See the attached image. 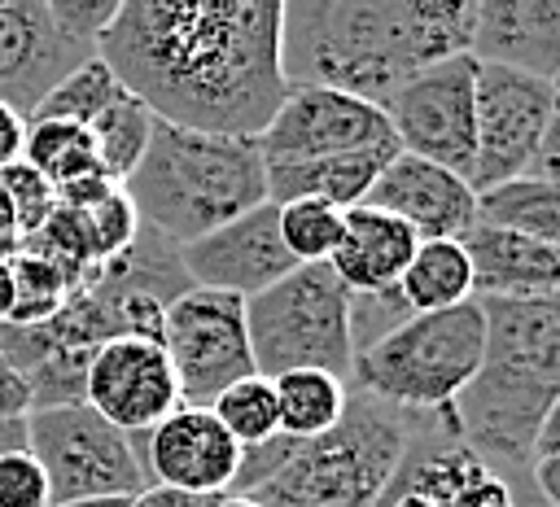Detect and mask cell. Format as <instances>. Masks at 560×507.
Wrapping results in <instances>:
<instances>
[{
    "label": "cell",
    "mask_w": 560,
    "mask_h": 507,
    "mask_svg": "<svg viewBox=\"0 0 560 507\" xmlns=\"http://www.w3.org/2000/svg\"><path fill=\"white\" fill-rule=\"evenodd\" d=\"M280 0H122L96 57L158 118L258 140L289 83Z\"/></svg>",
    "instance_id": "6da1fadb"
},
{
    "label": "cell",
    "mask_w": 560,
    "mask_h": 507,
    "mask_svg": "<svg viewBox=\"0 0 560 507\" xmlns=\"http://www.w3.org/2000/svg\"><path fill=\"white\" fill-rule=\"evenodd\" d=\"M472 0H293L280 70L289 87H332L385 109L424 66L468 52Z\"/></svg>",
    "instance_id": "7a4b0ae2"
},
{
    "label": "cell",
    "mask_w": 560,
    "mask_h": 507,
    "mask_svg": "<svg viewBox=\"0 0 560 507\" xmlns=\"http://www.w3.org/2000/svg\"><path fill=\"white\" fill-rule=\"evenodd\" d=\"M486 319L481 367L455 398L451 420L481 459L525 463L560 398V293L477 297Z\"/></svg>",
    "instance_id": "3957f363"
},
{
    "label": "cell",
    "mask_w": 560,
    "mask_h": 507,
    "mask_svg": "<svg viewBox=\"0 0 560 507\" xmlns=\"http://www.w3.org/2000/svg\"><path fill=\"white\" fill-rule=\"evenodd\" d=\"M122 192L136 205L140 227L184 249L262 205L267 175L254 140L188 131L153 118L149 144L136 170L122 179Z\"/></svg>",
    "instance_id": "277c9868"
},
{
    "label": "cell",
    "mask_w": 560,
    "mask_h": 507,
    "mask_svg": "<svg viewBox=\"0 0 560 507\" xmlns=\"http://www.w3.org/2000/svg\"><path fill=\"white\" fill-rule=\"evenodd\" d=\"M420 415H407L354 385H346L341 420L289 450V459L254 485V507H376L394 481Z\"/></svg>",
    "instance_id": "5b68a950"
},
{
    "label": "cell",
    "mask_w": 560,
    "mask_h": 507,
    "mask_svg": "<svg viewBox=\"0 0 560 507\" xmlns=\"http://www.w3.org/2000/svg\"><path fill=\"white\" fill-rule=\"evenodd\" d=\"M486 319L481 302H459L451 310L411 315L376 345L354 354V389L407 411V415H451L455 398L481 367Z\"/></svg>",
    "instance_id": "8992f818"
},
{
    "label": "cell",
    "mask_w": 560,
    "mask_h": 507,
    "mask_svg": "<svg viewBox=\"0 0 560 507\" xmlns=\"http://www.w3.org/2000/svg\"><path fill=\"white\" fill-rule=\"evenodd\" d=\"M245 332L254 372L276 380L284 372H328L350 380V288L328 262H298L284 280L245 302Z\"/></svg>",
    "instance_id": "52a82bcc"
},
{
    "label": "cell",
    "mask_w": 560,
    "mask_h": 507,
    "mask_svg": "<svg viewBox=\"0 0 560 507\" xmlns=\"http://www.w3.org/2000/svg\"><path fill=\"white\" fill-rule=\"evenodd\" d=\"M26 450L44 468L52 507L79 498H136L149 490L131 433L101 420L92 406H35L26 415Z\"/></svg>",
    "instance_id": "ba28073f"
},
{
    "label": "cell",
    "mask_w": 560,
    "mask_h": 507,
    "mask_svg": "<svg viewBox=\"0 0 560 507\" xmlns=\"http://www.w3.org/2000/svg\"><path fill=\"white\" fill-rule=\"evenodd\" d=\"M158 345L171 358L179 406H206L236 380L258 376L245 332V302L210 288H184L158 323Z\"/></svg>",
    "instance_id": "9c48e42d"
},
{
    "label": "cell",
    "mask_w": 560,
    "mask_h": 507,
    "mask_svg": "<svg viewBox=\"0 0 560 507\" xmlns=\"http://www.w3.org/2000/svg\"><path fill=\"white\" fill-rule=\"evenodd\" d=\"M472 83H477V61L468 52L416 70L381 109L394 131L398 153L424 157L468 179L472 135H477Z\"/></svg>",
    "instance_id": "30bf717a"
},
{
    "label": "cell",
    "mask_w": 560,
    "mask_h": 507,
    "mask_svg": "<svg viewBox=\"0 0 560 507\" xmlns=\"http://www.w3.org/2000/svg\"><path fill=\"white\" fill-rule=\"evenodd\" d=\"M551 96L556 87L542 79L477 61V83H472L477 135H472V166L464 179L477 197L529 170L551 118Z\"/></svg>",
    "instance_id": "8fae6325"
},
{
    "label": "cell",
    "mask_w": 560,
    "mask_h": 507,
    "mask_svg": "<svg viewBox=\"0 0 560 507\" xmlns=\"http://www.w3.org/2000/svg\"><path fill=\"white\" fill-rule=\"evenodd\" d=\"M262 162H306L394 144L385 114L332 87H289L276 118L254 140Z\"/></svg>",
    "instance_id": "7c38bea8"
},
{
    "label": "cell",
    "mask_w": 560,
    "mask_h": 507,
    "mask_svg": "<svg viewBox=\"0 0 560 507\" xmlns=\"http://www.w3.org/2000/svg\"><path fill=\"white\" fill-rule=\"evenodd\" d=\"M83 406L122 433H149L179 406V385L166 350L153 337L101 341L83 372Z\"/></svg>",
    "instance_id": "4fadbf2b"
},
{
    "label": "cell",
    "mask_w": 560,
    "mask_h": 507,
    "mask_svg": "<svg viewBox=\"0 0 560 507\" xmlns=\"http://www.w3.org/2000/svg\"><path fill=\"white\" fill-rule=\"evenodd\" d=\"M179 267L192 288H210V293L249 302L254 293L284 280L298 267V258L280 240V205L262 201V205L245 210L241 219L214 227L210 236L184 245Z\"/></svg>",
    "instance_id": "5bb4252c"
},
{
    "label": "cell",
    "mask_w": 560,
    "mask_h": 507,
    "mask_svg": "<svg viewBox=\"0 0 560 507\" xmlns=\"http://www.w3.org/2000/svg\"><path fill=\"white\" fill-rule=\"evenodd\" d=\"M131 441L149 485L192 498H228L241 468V446L206 406H175L149 433H131Z\"/></svg>",
    "instance_id": "9a60e30c"
},
{
    "label": "cell",
    "mask_w": 560,
    "mask_h": 507,
    "mask_svg": "<svg viewBox=\"0 0 560 507\" xmlns=\"http://www.w3.org/2000/svg\"><path fill=\"white\" fill-rule=\"evenodd\" d=\"M92 57L96 52H83L57 31L48 0H0V105L31 118L35 105Z\"/></svg>",
    "instance_id": "2e32d148"
},
{
    "label": "cell",
    "mask_w": 560,
    "mask_h": 507,
    "mask_svg": "<svg viewBox=\"0 0 560 507\" xmlns=\"http://www.w3.org/2000/svg\"><path fill=\"white\" fill-rule=\"evenodd\" d=\"M363 205L402 219L420 240H464L477 227V192L446 166L394 153Z\"/></svg>",
    "instance_id": "e0dca14e"
},
{
    "label": "cell",
    "mask_w": 560,
    "mask_h": 507,
    "mask_svg": "<svg viewBox=\"0 0 560 507\" xmlns=\"http://www.w3.org/2000/svg\"><path fill=\"white\" fill-rule=\"evenodd\" d=\"M468 57L529 79H560V0H481L472 4Z\"/></svg>",
    "instance_id": "ac0fdd59"
},
{
    "label": "cell",
    "mask_w": 560,
    "mask_h": 507,
    "mask_svg": "<svg viewBox=\"0 0 560 507\" xmlns=\"http://www.w3.org/2000/svg\"><path fill=\"white\" fill-rule=\"evenodd\" d=\"M416 245L420 236L402 219L376 205H350L341 214V240L328 267L350 293H385V288H398Z\"/></svg>",
    "instance_id": "d6986e66"
},
{
    "label": "cell",
    "mask_w": 560,
    "mask_h": 507,
    "mask_svg": "<svg viewBox=\"0 0 560 507\" xmlns=\"http://www.w3.org/2000/svg\"><path fill=\"white\" fill-rule=\"evenodd\" d=\"M477 297H542L560 293V249L477 223L464 236Z\"/></svg>",
    "instance_id": "ffe728a7"
},
{
    "label": "cell",
    "mask_w": 560,
    "mask_h": 507,
    "mask_svg": "<svg viewBox=\"0 0 560 507\" xmlns=\"http://www.w3.org/2000/svg\"><path fill=\"white\" fill-rule=\"evenodd\" d=\"M398 144L385 149H363V153H332V157H306V162H262L267 175V201L289 205V201H324L332 210L363 205L376 175L389 166Z\"/></svg>",
    "instance_id": "44dd1931"
},
{
    "label": "cell",
    "mask_w": 560,
    "mask_h": 507,
    "mask_svg": "<svg viewBox=\"0 0 560 507\" xmlns=\"http://www.w3.org/2000/svg\"><path fill=\"white\" fill-rule=\"evenodd\" d=\"M398 293L411 315H433L472 302L477 293H472V262L464 240H420L398 280Z\"/></svg>",
    "instance_id": "7402d4cb"
},
{
    "label": "cell",
    "mask_w": 560,
    "mask_h": 507,
    "mask_svg": "<svg viewBox=\"0 0 560 507\" xmlns=\"http://www.w3.org/2000/svg\"><path fill=\"white\" fill-rule=\"evenodd\" d=\"M477 223L542 240L560 249V184L521 175L512 184H499L477 197Z\"/></svg>",
    "instance_id": "603a6c76"
},
{
    "label": "cell",
    "mask_w": 560,
    "mask_h": 507,
    "mask_svg": "<svg viewBox=\"0 0 560 507\" xmlns=\"http://www.w3.org/2000/svg\"><path fill=\"white\" fill-rule=\"evenodd\" d=\"M276 389V415L284 437H319L328 433L346 411V380L328 372H284L271 380Z\"/></svg>",
    "instance_id": "cb8c5ba5"
},
{
    "label": "cell",
    "mask_w": 560,
    "mask_h": 507,
    "mask_svg": "<svg viewBox=\"0 0 560 507\" xmlns=\"http://www.w3.org/2000/svg\"><path fill=\"white\" fill-rule=\"evenodd\" d=\"M22 162H26L31 170H39L52 188H66V184L88 179V175H105V170H101V157H96L92 131L79 127V122H61V118L26 122Z\"/></svg>",
    "instance_id": "d4e9b609"
},
{
    "label": "cell",
    "mask_w": 560,
    "mask_h": 507,
    "mask_svg": "<svg viewBox=\"0 0 560 507\" xmlns=\"http://www.w3.org/2000/svg\"><path fill=\"white\" fill-rule=\"evenodd\" d=\"M149 127H153V114L131 96L122 92L96 122H88L92 140H96V157H101V170L109 184L122 188V179L136 170L144 144H149Z\"/></svg>",
    "instance_id": "484cf974"
},
{
    "label": "cell",
    "mask_w": 560,
    "mask_h": 507,
    "mask_svg": "<svg viewBox=\"0 0 560 507\" xmlns=\"http://www.w3.org/2000/svg\"><path fill=\"white\" fill-rule=\"evenodd\" d=\"M122 92H127V87L109 74V66H105L101 57H92V61H83L79 70H70V74H66V79L35 105V114H31L26 122L61 118V122H79V127H88V122H96Z\"/></svg>",
    "instance_id": "4316f807"
},
{
    "label": "cell",
    "mask_w": 560,
    "mask_h": 507,
    "mask_svg": "<svg viewBox=\"0 0 560 507\" xmlns=\"http://www.w3.org/2000/svg\"><path fill=\"white\" fill-rule=\"evenodd\" d=\"M210 415L232 433V441L241 450L262 446L271 437H280V415H276V389L267 376H245L236 385H228L214 402Z\"/></svg>",
    "instance_id": "83f0119b"
},
{
    "label": "cell",
    "mask_w": 560,
    "mask_h": 507,
    "mask_svg": "<svg viewBox=\"0 0 560 507\" xmlns=\"http://www.w3.org/2000/svg\"><path fill=\"white\" fill-rule=\"evenodd\" d=\"M9 271H13V315H9V323H18V328L48 323L66 306L70 280L48 258H39L31 249H18L9 258Z\"/></svg>",
    "instance_id": "f1b7e54d"
},
{
    "label": "cell",
    "mask_w": 560,
    "mask_h": 507,
    "mask_svg": "<svg viewBox=\"0 0 560 507\" xmlns=\"http://www.w3.org/2000/svg\"><path fill=\"white\" fill-rule=\"evenodd\" d=\"M341 214L324 201H289L280 205V240L298 262H328L341 240Z\"/></svg>",
    "instance_id": "f546056e"
},
{
    "label": "cell",
    "mask_w": 560,
    "mask_h": 507,
    "mask_svg": "<svg viewBox=\"0 0 560 507\" xmlns=\"http://www.w3.org/2000/svg\"><path fill=\"white\" fill-rule=\"evenodd\" d=\"M79 214H83V227H88L96 267L122 258V254L136 245V236H140V214H136V205L127 201L122 188H109L101 201H92V205L79 210Z\"/></svg>",
    "instance_id": "4dcf8cb0"
},
{
    "label": "cell",
    "mask_w": 560,
    "mask_h": 507,
    "mask_svg": "<svg viewBox=\"0 0 560 507\" xmlns=\"http://www.w3.org/2000/svg\"><path fill=\"white\" fill-rule=\"evenodd\" d=\"M0 197H4V205H9V214L18 223V232H22V240L31 232H39L44 219L57 210V188L39 170H31L26 162H13V166L0 170Z\"/></svg>",
    "instance_id": "1f68e13d"
},
{
    "label": "cell",
    "mask_w": 560,
    "mask_h": 507,
    "mask_svg": "<svg viewBox=\"0 0 560 507\" xmlns=\"http://www.w3.org/2000/svg\"><path fill=\"white\" fill-rule=\"evenodd\" d=\"M407 319H411V310H407V302H402L398 288H385V293H350V345H354V354H363L368 345H376L385 332H394Z\"/></svg>",
    "instance_id": "d6a6232c"
},
{
    "label": "cell",
    "mask_w": 560,
    "mask_h": 507,
    "mask_svg": "<svg viewBox=\"0 0 560 507\" xmlns=\"http://www.w3.org/2000/svg\"><path fill=\"white\" fill-rule=\"evenodd\" d=\"M118 4L122 0H48V13H52L57 31L70 44H79L83 52H96V44H101L105 26L114 22Z\"/></svg>",
    "instance_id": "836d02e7"
},
{
    "label": "cell",
    "mask_w": 560,
    "mask_h": 507,
    "mask_svg": "<svg viewBox=\"0 0 560 507\" xmlns=\"http://www.w3.org/2000/svg\"><path fill=\"white\" fill-rule=\"evenodd\" d=\"M0 507H52L44 468L26 446L0 455Z\"/></svg>",
    "instance_id": "e575fe53"
},
{
    "label": "cell",
    "mask_w": 560,
    "mask_h": 507,
    "mask_svg": "<svg viewBox=\"0 0 560 507\" xmlns=\"http://www.w3.org/2000/svg\"><path fill=\"white\" fill-rule=\"evenodd\" d=\"M411 437H416V433H411ZM376 507H446L442 494L420 476V468H416V459H411V446H407V455H402L394 481H389L385 494L376 498Z\"/></svg>",
    "instance_id": "d590c367"
},
{
    "label": "cell",
    "mask_w": 560,
    "mask_h": 507,
    "mask_svg": "<svg viewBox=\"0 0 560 507\" xmlns=\"http://www.w3.org/2000/svg\"><path fill=\"white\" fill-rule=\"evenodd\" d=\"M551 87H556V96H551V118H547L542 144H538V153H534V162H529V170H525V175L560 184V79H556Z\"/></svg>",
    "instance_id": "8d00e7d4"
},
{
    "label": "cell",
    "mask_w": 560,
    "mask_h": 507,
    "mask_svg": "<svg viewBox=\"0 0 560 507\" xmlns=\"http://www.w3.org/2000/svg\"><path fill=\"white\" fill-rule=\"evenodd\" d=\"M31 385L22 372H13L4 358H0V420H26L31 415Z\"/></svg>",
    "instance_id": "74e56055"
},
{
    "label": "cell",
    "mask_w": 560,
    "mask_h": 507,
    "mask_svg": "<svg viewBox=\"0 0 560 507\" xmlns=\"http://www.w3.org/2000/svg\"><path fill=\"white\" fill-rule=\"evenodd\" d=\"M529 485H534V498L542 507H560V455H534Z\"/></svg>",
    "instance_id": "f35d334b"
},
{
    "label": "cell",
    "mask_w": 560,
    "mask_h": 507,
    "mask_svg": "<svg viewBox=\"0 0 560 507\" xmlns=\"http://www.w3.org/2000/svg\"><path fill=\"white\" fill-rule=\"evenodd\" d=\"M22 144H26V118L9 105H0V170L22 162Z\"/></svg>",
    "instance_id": "ab89813d"
},
{
    "label": "cell",
    "mask_w": 560,
    "mask_h": 507,
    "mask_svg": "<svg viewBox=\"0 0 560 507\" xmlns=\"http://www.w3.org/2000/svg\"><path fill=\"white\" fill-rule=\"evenodd\" d=\"M214 498H192V494H175V490H162V485H149L144 494L131 498V507H210Z\"/></svg>",
    "instance_id": "60d3db41"
},
{
    "label": "cell",
    "mask_w": 560,
    "mask_h": 507,
    "mask_svg": "<svg viewBox=\"0 0 560 507\" xmlns=\"http://www.w3.org/2000/svg\"><path fill=\"white\" fill-rule=\"evenodd\" d=\"M534 455H560V398L551 402V411H547V420L534 437Z\"/></svg>",
    "instance_id": "b9f144b4"
},
{
    "label": "cell",
    "mask_w": 560,
    "mask_h": 507,
    "mask_svg": "<svg viewBox=\"0 0 560 507\" xmlns=\"http://www.w3.org/2000/svg\"><path fill=\"white\" fill-rule=\"evenodd\" d=\"M18 249H22V232H18V223H13V214L0 197V262H9Z\"/></svg>",
    "instance_id": "7bdbcfd3"
},
{
    "label": "cell",
    "mask_w": 560,
    "mask_h": 507,
    "mask_svg": "<svg viewBox=\"0 0 560 507\" xmlns=\"http://www.w3.org/2000/svg\"><path fill=\"white\" fill-rule=\"evenodd\" d=\"M26 446V420H0V455Z\"/></svg>",
    "instance_id": "ee69618b"
},
{
    "label": "cell",
    "mask_w": 560,
    "mask_h": 507,
    "mask_svg": "<svg viewBox=\"0 0 560 507\" xmlns=\"http://www.w3.org/2000/svg\"><path fill=\"white\" fill-rule=\"evenodd\" d=\"M13 315V271L9 262H0V323H9Z\"/></svg>",
    "instance_id": "f6af8a7d"
},
{
    "label": "cell",
    "mask_w": 560,
    "mask_h": 507,
    "mask_svg": "<svg viewBox=\"0 0 560 507\" xmlns=\"http://www.w3.org/2000/svg\"><path fill=\"white\" fill-rule=\"evenodd\" d=\"M66 507H131V498H79V503H66Z\"/></svg>",
    "instance_id": "bcb514c9"
},
{
    "label": "cell",
    "mask_w": 560,
    "mask_h": 507,
    "mask_svg": "<svg viewBox=\"0 0 560 507\" xmlns=\"http://www.w3.org/2000/svg\"><path fill=\"white\" fill-rule=\"evenodd\" d=\"M210 507H254V503L249 498H214Z\"/></svg>",
    "instance_id": "7dc6e473"
},
{
    "label": "cell",
    "mask_w": 560,
    "mask_h": 507,
    "mask_svg": "<svg viewBox=\"0 0 560 507\" xmlns=\"http://www.w3.org/2000/svg\"><path fill=\"white\" fill-rule=\"evenodd\" d=\"M525 507H542V503H538V498H534V490H529V494H525Z\"/></svg>",
    "instance_id": "c3c4849f"
}]
</instances>
